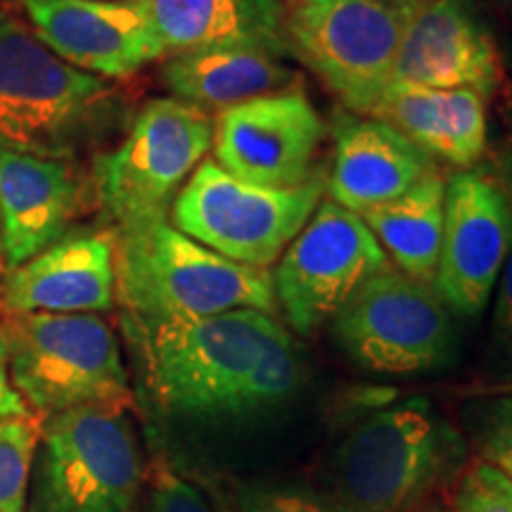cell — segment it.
Returning <instances> with one entry per match:
<instances>
[{"instance_id":"cell-1","label":"cell","mask_w":512,"mask_h":512,"mask_svg":"<svg viewBox=\"0 0 512 512\" xmlns=\"http://www.w3.org/2000/svg\"><path fill=\"white\" fill-rule=\"evenodd\" d=\"M124 325L140 347L152 396L176 418L249 422L290 403L306 380L302 347L271 313Z\"/></svg>"},{"instance_id":"cell-2","label":"cell","mask_w":512,"mask_h":512,"mask_svg":"<svg viewBox=\"0 0 512 512\" xmlns=\"http://www.w3.org/2000/svg\"><path fill=\"white\" fill-rule=\"evenodd\" d=\"M114 271L124 320L133 323H183L238 309L271 316L278 311L268 268L235 264L183 235L169 219L114 230Z\"/></svg>"},{"instance_id":"cell-3","label":"cell","mask_w":512,"mask_h":512,"mask_svg":"<svg viewBox=\"0 0 512 512\" xmlns=\"http://www.w3.org/2000/svg\"><path fill=\"white\" fill-rule=\"evenodd\" d=\"M119 95L17 19H0V152L76 159L114 124Z\"/></svg>"},{"instance_id":"cell-4","label":"cell","mask_w":512,"mask_h":512,"mask_svg":"<svg viewBox=\"0 0 512 512\" xmlns=\"http://www.w3.org/2000/svg\"><path fill=\"white\" fill-rule=\"evenodd\" d=\"M465 446L427 399H403L351 427L330 463L332 512H406L456 475Z\"/></svg>"},{"instance_id":"cell-5","label":"cell","mask_w":512,"mask_h":512,"mask_svg":"<svg viewBox=\"0 0 512 512\" xmlns=\"http://www.w3.org/2000/svg\"><path fill=\"white\" fill-rule=\"evenodd\" d=\"M0 330L12 387L38 418L133 403L119 339L98 313H10Z\"/></svg>"},{"instance_id":"cell-6","label":"cell","mask_w":512,"mask_h":512,"mask_svg":"<svg viewBox=\"0 0 512 512\" xmlns=\"http://www.w3.org/2000/svg\"><path fill=\"white\" fill-rule=\"evenodd\" d=\"M136 430L121 406L43 418L29 512H131L145 484Z\"/></svg>"},{"instance_id":"cell-7","label":"cell","mask_w":512,"mask_h":512,"mask_svg":"<svg viewBox=\"0 0 512 512\" xmlns=\"http://www.w3.org/2000/svg\"><path fill=\"white\" fill-rule=\"evenodd\" d=\"M427 0H297L287 43L351 114H373L392 88L399 48Z\"/></svg>"},{"instance_id":"cell-8","label":"cell","mask_w":512,"mask_h":512,"mask_svg":"<svg viewBox=\"0 0 512 512\" xmlns=\"http://www.w3.org/2000/svg\"><path fill=\"white\" fill-rule=\"evenodd\" d=\"M214 145L209 112L176 98L150 100L119 147L95 157V200L112 230L169 219L171 204Z\"/></svg>"},{"instance_id":"cell-9","label":"cell","mask_w":512,"mask_h":512,"mask_svg":"<svg viewBox=\"0 0 512 512\" xmlns=\"http://www.w3.org/2000/svg\"><path fill=\"white\" fill-rule=\"evenodd\" d=\"M325 183L323 174H311L294 188H261L204 159L176 195L169 216L174 228L211 252L235 264L268 268L320 207Z\"/></svg>"},{"instance_id":"cell-10","label":"cell","mask_w":512,"mask_h":512,"mask_svg":"<svg viewBox=\"0 0 512 512\" xmlns=\"http://www.w3.org/2000/svg\"><path fill=\"white\" fill-rule=\"evenodd\" d=\"M332 337L358 368L420 375L451 366L456 325L432 285L387 266L332 316Z\"/></svg>"},{"instance_id":"cell-11","label":"cell","mask_w":512,"mask_h":512,"mask_svg":"<svg viewBox=\"0 0 512 512\" xmlns=\"http://www.w3.org/2000/svg\"><path fill=\"white\" fill-rule=\"evenodd\" d=\"M387 266V254L361 216L335 202H320L278 259L273 273L278 309L294 332L313 335Z\"/></svg>"},{"instance_id":"cell-12","label":"cell","mask_w":512,"mask_h":512,"mask_svg":"<svg viewBox=\"0 0 512 512\" xmlns=\"http://www.w3.org/2000/svg\"><path fill=\"white\" fill-rule=\"evenodd\" d=\"M512 249V200L482 171L446 183L444 233L432 287L456 316L477 318L489 304Z\"/></svg>"},{"instance_id":"cell-13","label":"cell","mask_w":512,"mask_h":512,"mask_svg":"<svg viewBox=\"0 0 512 512\" xmlns=\"http://www.w3.org/2000/svg\"><path fill=\"white\" fill-rule=\"evenodd\" d=\"M325 121L302 91L261 95L219 112L214 162L261 188H294L311 178Z\"/></svg>"},{"instance_id":"cell-14","label":"cell","mask_w":512,"mask_h":512,"mask_svg":"<svg viewBox=\"0 0 512 512\" xmlns=\"http://www.w3.org/2000/svg\"><path fill=\"white\" fill-rule=\"evenodd\" d=\"M38 41L100 79H126L164 55L145 0H19Z\"/></svg>"},{"instance_id":"cell-15","label":"cell","mask_w":512,"mask_h":512,"mask_svg":"<svg viewBox=\"0 0 512 512\" xmlns=\"http://www.w3.org/2000/svg\"><path fill=\"white\" fill-rule=\"evenodd\" d=\"M98 207L91 171L76 159L0 152V261L3 271L34 259Z\"/></svg>"},{"instance_id":"cell-16","label":"cell","mask_w":512,"mask_h":512,"mask_svg":"<svg viewBox=\"0 0 512 512\" xmlns=\"http://www.w3.org/2000/svg\"><path fill=\"white\" fill-rule=\"evenodd\" d=\"M503 76L501 55L472 0H427L408 24L392 86L470 88L489 98Z\"/></svg>"},{"instance_id":"cell-17","label":"cell","mask_w":512,"mask_h":512,"mask_svg":"<svg viewBox=\"0 0 512 512\" xmlns=\"http://www.w3.org/2000/svg\"><path fill=\"white\" fill-rule=\"evenodd\" d=\"M117 304L114 230H72L0 275V311L100 313Z\"/></svg>"},{"instance_id":"cell-18","label":"cell","mask_w":512,"mask_h":512,"mask_svg":"<svg viewBox=\"0 0 512 512\" xmlns=\"http://www.w3.org/2000/svg\"><path fill=\"white\" fill-rule=\"evenodd\" d=\"M332 136L335 157L325 188L330 202L358 216L399 200L437 171L430 155L382 119L337 114Z\"/></svg>"},{"instance_id":"cell-19","label":"cell","mask_w":512,"mask_h":512,"mask_svg":"<svg viewBox=\"0 0 512 512\" xmlns=\"http://www.w3.org/2000/svg\"><path fill=\"white\" fill-rule=\"evenodd\" d=\"M164 55L242 48L290 55L280 0H145Z\"/></svg>"},{"instance_id":"cell-20","label":"cell","mask_w":512,"mask_h":512,"mask_svg":"<svg viewBox=\"0 0 512 512\" xmlns=\"http://www.w3.org/2000/svg\"><path fill=\"white\" fill-rule=\"evenodd\" d=\"M370 117L387 121L425 155L467 169L486 152V98L470 88L392 86Z\"/></svg>"},{"instance_id":"cell-21","label":"cell","mask_w":512,"mask_h":512,"mask_svg":"<svg viewBox=\"0 0 512 512\" xmlns=\"http://www.w3.org/2000/svg\"><path fill=\"white\" fill-rule=\"evenodd\" d=\"M162 79L176 100L204 112H226L261 95L292 91L297 76L278 57L261 50L216 48L171 55Z\"/></svg>"},{"instance_id":"cell-22","label":"cell","mask_w":512,"mask_h":512,"mask_svg":"<svg viewBox=\"0 0 512 512\" xmlns=\"http://www.w3.org/2000/svg\"><path fill=\"white\" fill-rule=\"evenodd\" d=\"M444 200L446 183L437 169L399 200L361 214L363 223L380 242L384 254L392 256L396 268L427 285H432L439 264Z\"/></svg>"},{"instance_id":"cell-23","label":"cell","mask_w":512,"mask_h":512,"mask_svg":"<svg viewBox=\"0 0 512 512\" xmlns=\"http://www.w3.org/2000/svg\"><path fill=\"white\" fill-rule=\"evenodd\" d=\"M43 418H0V512H27Z\"/></svg>"},{"instance_id":"cell-24","label":"cell","mask_w":512,"mask_h":512,"mask_svg":"<svg viewBox=\"0 0 512 512\" xmlns=\"http://www.w3.org/2000/svg\"><path fill=\"white\" fill-rule=\"evenodd\" d=\"M456 512H512V484L486 460H477L456 491Z\"/></svg>"},{"instance_id":"cell-25","label":"cell","mask_w":512,"mask_h":512,"mask_svg":"<svg viewBox=\"0 0 512 512\" xmlns=\"http://www.w3.org/2000/svg\"><path fill=\"white\" fill-rule=\"evenodd\" d=\"M238 512H332L328 501L294 484L247 482L238 489Z\"/></svg>"},{"instance_id":"cell-26","label":"cell","mask_w":512,"mask_h":512,"mask_svg":"<svg viewBox=\"0 0 512 512\" xmlns=\"http://www.w3.org/2000/svg\"><path fill=\"white\" fill-rule=\"evenodd\" d=\"M147 512H219L214 503L171 467L166 460H157L150 470V496Z\"/></svg>"},{"instance_id":"cell-27","label":"cell","mask_w":512,"mask_h":512,"mask_svg":"<svg viewBox=\"0 0 512 512\" xmlns=\"http://www.w3.org/2000/svg\"><path fill=\"white\" fill-rule=\"evenodd\" d=\"M477 441L482 460L503 472L512 484V394L491 401L479 415Z\"/></svg>"},{"instance_id":"cell-28","label":"cell","mask_w":512,"mask_h":512,"mask_svg":"<svg viewBox=\"0 0 512 512\" xmlns=\"http://www.w3.org/2000/svg\"><path fill=\"white\" fill-rule=\"evenodd\" d=\"M491 354L503 377L512 380V249L498 278L494 325H491Z\"/></svg>"},{"instance_id":"cell-29","label":"cell","mask_w":512,"mask_h":512,"mask_svg":"<svg viewBox=\"0 0 512 512\" xmlns=\"http://www.w3.org/2000/svg\"><path fill=\"white\" fill-rule=\"evenodd\" d=\"M19 415H31V411L22 396L17 394V389L12 387L8 370V344H5L3 330H0V418H19Z\"/></svg>"},{"instance_id":"cell-30","label":"cell","mask_w":512,"mask_h":512,"mask_svg":"<svg viewBox=\"0 0 512 512\" xmlns=\"http://www.w3.org/2000/svg\"><path fill=\"white\" fill-rule=\"evenodd\" d=\"M0 275H3V264H0ZM0 313H3V311H0Z\"/></svg>"},{"instance_id":"cell-31","label":"cell","mask_w":512,"mask_h":512,"mask_svg":"<svg viewBox=\"0 0 512 512\" xmlns=\"http://www.w3.org/2000/svg\"><path fill=\"white\" fill-rule=\"evenodd\" d=\"M131 512H140V510H138V508H136V510H131Z\"/></svg>"},{"instance_id":"cell-32","label":"cell","mask_w":512,"mask_h":512,"mask_svg":"<svg viewBox=\"0 0 512 512\" xmlns=\"http://www.w3.org/2000/svg\"><path fill=\"white\" fill-rule=\"evenodd\" d=\"M0 264H3V261H0Z\"/></svg>"}]
</instances>
